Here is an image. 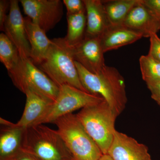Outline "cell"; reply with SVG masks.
Instances as JSON below:
<instances>
[{
	"label": "cell",
	"mask_w": 160,
	"mask_h": 160,
	"mask_svg": "<svg viewBox=\"0 0 160 160\" xmlns=\"http://www.w3.org/2000/svg\"><path fill=\"white\" fill-rule=\"evenodd\" d=\"M75 64L83 87L89 93L102 97L118 116L126 108L127 98L124 78L118 69L106 65L94 74L78 62Z\"/></svg>",
	"instance_id": "1"
},
{
	"label": "cell",
	"mask_w": 160,
	"mask_h": 160,
	"mask_svg": "<svg viewBox=\"0 0 160 160\" xmlns=\"http://www.w3.org/2000/svg\"><path fill=\"white\" fill-rule=\"evenodd\" d=\"M52 41V44L46 58L38 67L59 88L63 85H69L88 92L80 81L72 47L66 43L64 38H57Z\"/></svg>",
	"instance_id": "2"
},
{
	"label": "cell",
	"mask_w": 160,
	"mask_h": 160,
	"mask_svg": "<svg viewBox=\"0 0 160 160\" xmlns=\"http://www.w3.org/2000/svg\"><path fill=\"white\" fill-rule=\"evenodd\" d=\"M21 150L40 160H72L57 130L43 124L24 129Z\"/></svg>",
	"instance_id": "3"
},
{
	"label": "cell",
	"mask_w": 160,
	"mask_h": 160,
	"mask_svg": "<svg viewBox=\"0 0 160 160\" xmlns=\"http://www.w3.org/2000/svg\"><path fill=\"white\" fill-rule=\"evenodd\" d=\"M76 115L103 154H107L116 131L115 123L118 117L108 103L104 100L87 106Z\"/></svg>",
	"instance_id": "4"
},
{
	"label": "cell",
	"mask_w": 160,
	"mask_h": 160,
	"mask_svg": "<svg viewBox=\"0 0 160 160\" xmlns=\"http://www.w3.org/2000/svg\"><path fill=\"white\" fill-rule=\"evenodd\" d=\"M53 124L56 125L72 160H99L102 156L101 149L87 133L76 114L66 115Z\"/></svg>",
	"instance_id": "5"
},
{
	"label": "cell",
	"mask_w": 160,
	"mask_h": 160,
	"mask_svg": "<svg viewBox=\"0 0 160 160\" xmlns=\"http://www.w3.org/2000/svg\"><path fill=\"white\" fill-rule=\"evenodd\" d=\"M15 86L26 94L31 91L54 102L59 88L30 58H21L8 71Z\"/></svg>",
	"instance_id": "6"
},
{
	"label": "cell",
	"mask_w": 160,
	"mask_h": 160,
	"mask_svg": "<svg viewBox=\"0 0 160 160\" xmlns=\"http://www.w3.org/2000/svg\"><path fill=\"white\" fill-rule=\"evenodd\" d=\"M100 96L92 94L69 85L60 86L58 94L49 109L34 126L53 123L58 119L75 110L104 101Z\"/></svg>",
	"instance_id": "7"
},
{
	"label": "cell",
	"mask_w": 160,
	"mask_h": 160,
	"mask_svg": "<svg viewBox=\"0 0 160 160\" xmlns=\"http://www.w3.org/2000/svg\"><path fill=\"white\" fill-rule=\"evenodd\" d=\"M25 14L45 32L53 29L62 19L61 0H20Z\"/></svg>",
	"instance_id": "8"
},
{
	"label": "cell",
	"mask_w": 160,
	"mask_h": 160,
	"mask_svg": "<svg viewBox=\"0 0 160 160\" xmlns=\"http://www.w3.org/2000/svg\"><path fill=\"white\" fill-rule=\"evenodd\" d=\"M74 61L88 71L98 74L106 66L101 37L86 34L82 41L72 47Z\"/></svg>",
	"instance_id": "9"
},
{
	"label": "cell",
	"mask_w": 160,
	"mask_h": 160,
	"mask_svg": "<svg viewBox=\"0 0 160 160\" xmlns=\"http://www.w3.org/2000/svg\"><path fill=\"white\" fill-rule=\"evenodd\" d=\"M9 12L4 24L3 31L17 48L20 58H29L30 46L26 35L25 20L20 11L18 1H10Z\"/></svg>",
	"instance_id": "10"
},
{
	"label": "cell",
	"mask_w": 160,
	"mask_h": 160,
	"mask_svg": "<svg viewBox=\"0 0 160 160\" xmlns=\"http://www.w3.org/2000/svg\"><path fill=\"white\" fill-rule=\"evenodd\" d=\"M107 154L113 160H152L146 145L117 130Z\"/></svg>",
	"instance_id": "11"
},
{
	"label": "cell",
	"mask_w": 160,
	"mask_h": 160,
	"mask_svg": "<svg viewBox=\"0 0 160 160\" xmlns=\"http://www.w3.org/2000/svg\"><path fill=\"white\" fill-rule=\"evenodd\" d=\"M25 94L26 98V105L22 117L18 122L12 123L1 118V125L23 129L34 126L38 120L46 113L53 102L33 92H28Z\"/></svg>",
	"instance_id": "12"
},
{
	"label": "cell",
	"mask_w": 160,
	"mask_h": 160,
	"mask_svg": "<svg viewBox=\"0 0 160 160\" xmlns=\"http://www.w3.org/2000/svg\"><path fill=\"white\" fill-rule=\"evenodd\" d=\"M122 26L150 38L160 29V20L145 5L142 0L132 9Z\"/></svg>",
	"instance_id": "13"
},
{
	"label": "cell",
	"mask_w": 160,
	"mask_h": 160,
	"mask_svg": "<svg viewBox=\"0 0 160 160\" xmlns=\"http://www.w3.org/2000/svg\"><path fill=\"white\" fill-rule=\"evenodd\" d=\"M27 39L30 46L29 58L36 66H39L46 58L52 41L49 40L43 29L29 18H24Z\"/></svg>",
	"instance_id": "14"
},
{
	"label": "cell",
	"mask_w": 160,
	"mask_h": 160,
	"mask_svg": "<svg viewBox=\"0 0 160 160\" xmlns=\"http://www.w3.org/2000/svg\"><path fill=\"white\" fill-rule=\"evenodd\" d=\"M142 35L122 26H109L101 37L104 53L137 42Z\"/></svg>",
	"instance_id": "15"
},
{
	"label": "cell",
	"mask_w": 160,
	"mask_h": 160,
	"mask_svg": "<svg viewBox=\"0 0 160 160\" xmlns=\"http://www.w3.org/2000/svg\"><path fill=\"white\" fill-rule=\"evenodd\" d=\"M83 2L87 20L86 34L101 37L109 26L103 1L83 0Z\"/></svg>",
	"instance_id": "16"
},
{
	"label": "cell",
	"mask_w": 160,
	"mask_h": 160,
	"mask_svg": "<svg viewBox=\"0 0 160 160\" xmlns=\"http://www.w3.org/2000/svg\"><path fill=\"white\" fill-rule=\"evenodd\" d=\"M0 133V160L14 154L21 149L24 129L5 126Z\"/></svg>",
	"instance_id": "17"
},
{
	"label": "cell",
	"mask_w": 160,
	"mask_h": 160,
	"mask_svg": "<svg viewBox=\"0 0 160 160\" xmlns=\"http://www.w3.org/2000/svg\"><path fill=\"white\" fill-rule=\"evenodd\" d=\"M139 2L140 0L103 1L109 26H122L132 9Z\"/></svg>",
	"instance_id": "18"
},
{
	"label": "cell",
	"mask_w": 160,
	"mask_h": 160,
	"mask_svg": "<svg viewBox=\"0 0 160 160\" xmlns=\"http://www.w3.org/2000/svg\"><path fill=\"white\" fill-rule=\"evenodd\" d=\"M68 31L66 37V43L72 47L81 42L85 37L86 33V9L78 14L67 15Z\"/></svg>",
	"instance_id": "19"
},
{
	"label": "cell",
	"mask_w": 160,
	"mask_h": 160,
	"mask_svg": "<svg viewBox=\"0 0 160 160\" xmlns=\"http://www.w3.org/2000/svg\"><path fill=\"white\" fill-rule=\"evenodd\" d=\"M18 49L4 33L0 34V61L7 70H11L17 65L20 59Z\"/></svg>",
	"instance_id": "20"
},
{
	"label": "cell",
	"mask_w": 160,
	"mask_h": 160,
	"mask_svg": "<svg viewBox=\"0 0 160 160\" xmlns=\"http://www.w3.org/2000/svg\"><path fill=\"white\" fill-rule=\"evenodd\" d=\"M140 70L146 84L160 82V62L149 54L139 59Z\"/></svg>",
	"instance_id": "21"
},
{
	"label": "cell",
	"mask_w": 160,
	"mask_h": 160,
	"mask_svg": "<svg viewBox=\"0 0 160 160\" xmlns=\"http://www.w3.org/2000/svg\"><path fill=\"white\" fill-rule=\"evenodd\" d=\"M62 2L67 9V15L78 14L86 10V7L83 1L63 0Z\"/></svg>",
	"instance_id": "22"
},
{
	"label": "cell",
	"mask_w": 160,
	"mask_h": 160,
	"mask_svg": "<svg viewBox=\"0 0 160 160\" xmlns=\"http://www.w3.org/2000/svg\"><path fill=\"white\" fill-rule=\"evenodd\" d=\"M149 38L150 47L148 54L160 62V38L157 34Z\"/></svg>",
	"instance_id": "23"
},
{
	"label": "cell",
	"mask_w": 160,
	"mask_h": 160,
	"mask_svg": "<svg viewBox=\"0 0 160 160\" xmlns=\"http://www.w3.org/2000/svg\"><path fill=\"white\" fill-rule=\"evenodd\" d=\"M10 1H0V30L4 31V24L7 18V12L10 8Z\"/></svg>",
	"instance_id": "24"
},
{
	"label": "cell",
	"mask_w": 160,
	"mask_h": 160,
	"mask_svg": "<svg viewBox=\"0 0 160 160\" xmlns=\"http://www.w3.org/2000/svg\"><path fill=\"white\" fill-rule=\"evenodd\" d=\"M143 5L160 20V0H142Z\"/></svg>",
	"instance_id": "25"
},
{
	"label": "cell",
	"mask_w": 160,
	"mask_h": 160,
	"mask_svg": "<svg viewBox=\"0 0 160 160\" xmlns=\"http://www.w3.org/2000/svg\"><path fill=\"white\" fill-rule=\"evenodd\" d=\"M3 160H40L28 152L21 150H19L14 154Z\"/></svg>",
	"instance_id": "26"
},
{
	"label": "cell",
	"mask_w": 160,
	"mask_h": 160,
	"mask_svg": "<svg viewBox=\"0 0 160 160\" xmlns=\"http://www.w3.org/2000/svg\"><path fill=\"white\" fill-rule=\"evenodd\" d=\"M146 85L151 92L152 98L160 106V82Z\"/></svg>",
	"instance_id": "27"
},
{
	"label": "cell",
	"mask_w": 160,
	"mask_h": 160,
	"mask_svg": "<svg viewBox=\"0 0 160 160\" xmlns=\"http://www.w3.org/2000/svg\"><path fill=\"white\" fill-rule=\"evenodd\" d=\"M99 160H113L108 154H103Z\"/></svg>",
	"instance_id": "28"
}]
</instances>
